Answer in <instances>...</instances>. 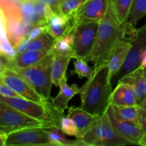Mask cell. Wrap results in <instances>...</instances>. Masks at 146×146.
I'll return each instance as SVG.
<instances>
[{
  "label": "cell",
  "instance_id": "29",
  "mask_svg": "<svg viewBox=\"0 0 146 146\" xmlns=\"http://www.w3.org/2000/svg\"><path fill=\"white\" fill-rule=\"evenodd\" d=\"M58 125L61 128V131L67 135L69 136H75L76 138H78V131L76 123L73 119L67 115H61L58 121Z\"/></svg>",
  "mask_w": 146,
  "mask_h": 146
},
{
  "label": "cell",
  "instance_id": "13",
  "mask_svg": "<svg viewBox=\"0 0 146 146\" xmlns=\"http://www.w3.org/2000/svg\"><path fill=\"white\" fill-rule=\"evenodd\" d=\"M1 24L4 26L7 37L11 45L16 48L24 38L28 36L31 27L24 21L21 16L1 17Z\"/></svg>",
  "mask_w": 146,
  "mask_h": 146
},
{
  "label": "cell",
  "instance_id": "4",
  "mask_svg": "<svg viewBox=\"0 0 146 146\" xmlns=\"http://www.w3.org/2000/svg\"><path fill=\"white\" fill-rule=\"evenodd\" d=\"M87 146H118L133 145L120 135L113 126L107 110L101 115L96 123L81 138Z\"/></svg>",
  "mask_w": 146,
  "mask_h": 146
},
{
  "label": "cell",
  "instance_id": "37",
  "mask_svg": "<svg viewBox=\"0 0 146 146\" xmlns=\"http://www.w3.org/2000/svg\"><path fill=\"white\" fill-rule=\"evenodd\" d=\"M140 65L143 67L144 68H146V48L144 50V51L142 54V56H141V64Z\"/></svg>",
  "mask_w": 146,
  "mask_h": 146
},
{
  "label": "cell",
  "instance_id": "27",
  "mask_svg": "<svg viewBox=\"0 0 146 146\" xmlns=\"http://www.w3.org/2000/svg\"><path fill=\"white\" fill-rule=\"evenodd\" d=\"M146 16V0H134L128 22L135 27L140 20Z\"/></svg>",
  "mask_w": 146,
  "mask_h": 146
},
{
  "label": "cell",
  "instance_id": "9",
  "mask_svg": "<svg viewBox=\"0 0 146 146\" xmlns=\"http://www.w3.org/2000/svg\"><path fill=\"white\" fill-rule=\"evenodd\" d=\"M131 42L132 47L127 56L123 66L113 78V80H117V81L141 64V56L146 48V23L141 27L135 29Z\"/></svg>",
  "mask_w": 146,
  "mask_h": 146
},
{
  "label": "cell",
  "instance_id": "17",
  "mask_svg": "<svg viewBox=\"0 0 146 146\" xmlns=\"http://www.w3.org/2000/svg\"><path fill=\"white\" fill-rule=\"evenodd\" d=\"M59 93L56 96L51 98V104L53 107L61 114L68 109V102L75 95L79 94L80 88L76 84L68 86L67 84V76H65L59 85Z\"/></svg>",
  "mask_w": 146,
  "mask_h": 146
},
{
  "label": "cell",
  "instance_id": "18",
  "mask_svg": "<svg viewBox=\"0 0 146 146\" xmlns=\"http://www.w3.org/2000/svg\"><path fill=\"white\" fill-rule=\"evenodd\" d=\"M124 82L132 86L136 96L138 105L146 100V81L144 77V68L141 65L131 72L119 79L118 82Z\"/></svg>",
  "mask_w": 146,
  "mask_h": 146
},
{
  "label": "cell",
  "instance_id": "19",
  "mask_svg": "<svg viewBox=\"0 0 146 146\" xmlns=\"http://www.w3.org/2000/svg\"><path fill=\"white\" fill-rule=\"evenodd\" d=\"M110 104L115 106L138 105L132 86L127 83L118 82V85L111 94Z\"/></svg>",
  "mask_w": 146,
  "mask_h": 146
},
{
  "label": "cell",
  "instance_id": "5",
  "mask_svg": "<svg viewBox=\"0 0 146 146\" xmlns=\"http://www.w3.org/2000/svg\"><path fill=\"white\" fill-rule=\"evenodd\" d=\"M52 125L58 124L40 121L0 101V133L9 134L26 128H48Z\"/></svg>",
  "mask_w": 146,
  "mask_h": 146
},
{
  "label": "cell",
  "instance_id": "38",
  "mask_svg": "<svg viewBox=\"0 0 146 146\" xmlns=\"http://www.w3.org/2000/svg\"><path fill=\"white\" fill-rule=\"evenodd\" d=\"M140 145L146 146V134L144 135L143 138V139L141 140V143H140Z\"/></svg>",
  "mask_w": 146,
  "mask_h": 146
},
{
  "label": "cell",
  "instance_id": "26",
  "mask_svg": "<svg viewBox=\"0 0 146 146\" xmlns=\"http://www.w3.org/2000/svg\"><path fill=\"white\" fill-rule=\"evenodd\" d=\"M74 35L72 33L66 34L64 36L55 40L52 51L56 54H72Z\"/></svg>",
  "mask_w": 146,
  "mask_h": 146
},
{
  "label": "cell",
  "instance_id": "31",
  "mask_svg": "<svg viewBox=\"0 0 146 146\" xmlns=\"http://www.w3.org/2000/svg\"><path fill=\"white\" fill-rule=\"evenodd\" d=\"M74 65L75 68L74 73L77 74L79 78H84V77L87 78H90L94 72V69L88 65L87 61L84 58H75V61H74Z\"/></svg>",
  "mask_w": 146,
  "mask_h": 146
},
{
  "label": "cell",
  "instance_id": "28",
  "mask_svg": "<svg viewBox=\"0 0 146 146\" xmlns=\"http://www.w3.org/2000/svg\"><path fill=\"white\" fill-rule=\"evenodd\" d=\"M0 54L4 56L10 60H13L17 56V52L16 49L10 43L8 37H7V33H6L5 29L4 26L1 24V44H0Z\"/></svg>",
  "mask_w": 146,
  "mask_h": 146
},
{
  "label": "cell",
  "instance_id": "22",
  "mask_svg": "<svg viewBox=\"0 0 146 146\" xmlns=\"http://www.w3.org/2000/svg\"><path fill=\"white\" fill-rule=\"evenodd\" d=\"M114 113L119 118L141 125L139 106H115L110 104ZM142 127V126H141Z\"/></svg>",
  "mask_w": 146,
  "mask_h": 146
},
{
  "label": "cell",
  "instance_id": "8",
  "mask_svg": "<svg viewBox=\"0 0 146 146\" xmlns=\"http://www.w3.org/2000/svg\"><path fill=\"white\" fill-rule=\"evenodd\" d=\"M4 135L5 146H53L45 128H26Z\"/></svg>",
  "mask_w": 146,
  "mask_h": 146
},
{
  "label": "cell",
  "instance_id": "25",
  "mask_svg": "<svg viewBox=\"0 0 146 146\" xmlns=\"http://www.w3.org/2000/svg\"><path fill=\"white\" fill-rule=\"evenodd\" d=\"M115 14L123 24L128 22L134 0H113Z\"/></svg>",
  "mask_w": 146,
  "mask_h": 146
},
{
  "label": "cell",
  "instance_id": "20",
  "mask_svg": "<svg viewBox=\"0 0 146 146\" xmlns=\"http://www.w3.org/2000/svg\"><path fill=\"white\" fill-rule=\"evenodd\" d=\"M51 50H26L11 61L9 68H27L39 62Z\"/></svg>",
  "mask_w": 146,
  "mask_h": 146
},
{
  "label": "cell",
  "instance_id": "16",
  "mask_svg": "<svg viewBox=\"0 0 146 146\" xmlns=\"http://www.w3.org/2000/svg\"><path fill=\"white\" fill-rule=\"evenodd\" d=\"M132 47L131 41L122 40L120 41L113 51L108 63V80L111 82L115 74L123 66L126 57Z\"/></svg>",
  "mask_w": 146,
  "mask_h": 146
},
{
  "label": "cell",
  "instance_id": "35",
  "mask_svg": "<svg viewBox=\"0 0 146 146\" xmlns=\"http://www.w3.org/2000/svg\"><path fill=\"white\" fill-rule=\"evenodd\" d=\"M44 31H45V26L44 27L39 26V27H34V28H32L30 30L29 33L28 34V37L30 39L32 40L34 38L38 37L39 35H41Z\"/></svg>",
  "mask_w": 146,
  "mask_h": 146
},
{
  "label": "cell",
  "instance_id": "30",
  "mask_svg": "<svg viewBox=\"0 0 146 146\" xmlns=\"http://www.w3.org/2000/svg\"><path fill=\"white\" fill-rule=\"evenodd\" d=\"M86 0H62L60 4V14L68 16L73 19L77 10Z\"/></svg>",
  "mask_w": 146,
  "mask_h": 146
},
{
  "label": "cell",
  "instance_id": "2",
  "mask_svg": "<svg viewBox=\"0 0 146 146\" xmlns=\"http://www.w3.org/2000/svg\"><path fill=\"white\" fill-rule=\"evenodd\" d=\"M112 91L108 64L94 68L91 76L80 88L81 107L92 114L101 115L109 106Z\"/></svg>",
  "mask_w": 146,
  "mask_h": 146
},
{
  "label": "cell",
  "instance_id": "21",
  "mask_svg": "<svg viewBox=\"0 0 146 146\" xmlns=\"http://www.w3.org/2000/svg\"><path fill=\"white\" fill-rule=\"evenodd\" d=\"M73 55L69 54H56L54 53V60L51 65V81L56 87L59 86L61 80L65 76L68 64Z\"/></svg>",
  "mask_w": 146,
  "mask_h": 146
},
{
  "label": "cell",
  "instance_id": "10",
  "mask_svg": "<svg viewBox=\"0 0 146 146\" xmlns=\"http://www.w3.org/2000/svg\"><path fill=\"white\" fill-rule=\"evenodd\" d=\"M0 78L21 98L42 104L50 103L49 101L44 99L22 76L13 68H6L0 71Z\"/></svg>",
  "mask_w": 146,
  "mask_h": 146
},
{
  "label": "cell",
  "instance_id": "1",
  "mask_svg": "<svg viewBox=\"0 0 146 146\" xmlns=\"http://www.w3.org/2000/svg\"><path fill=\"white\" fill-rule=\"evenodd\" d=\"M135 27L129 22L123 24L115 14L113 0H110L104 18L100 21L94 48L88 57V61L94 64V68L108 64L113 51L122 40L131 41Z\"/></svg>",
  "mask_w": 146,
  "mask_h": 146
},
{
  "label": "cell",
  "instance_id": "34",
  "mask_svg": "<svg viewBox=\"0 0 146 146\" xmlns=\"http://www.w3.org/2000/svg\"><path fill=\"white\" fill-rule=\"evenodd\" d=\"M40 1L48 4L51 7V9L53 10L54 12L57 13V14H60V4H61V2L62 0H40Z\"/></svg>",
  "mask_w": 146,
  "mask_h": 146
},
{
  "label": "cell",
  "instance_id": "14",
  "mask_svg": "<svg viewBox=\"0 0 146 146\" xmlns=\"http://www.w3.org/2000/svg\"><path fill=\"white\" fill-rule=\"evenodd\" d=\"M45 30L48 31L55 40L61 38L72 31V18L53 11L47 17Z\"/></svg>",
  "mask_w": 146,
  "mask_h": 146
},
{
  "label": "cell",
  "instance_id": "36",
  "mask_svg": "<svg viewBox=\"0 0 146 146\" xmlns=\"http://www.w3.org/2000/svg\"><path fill=\"white\" fill-rule=\"evenodd\" d=\"M30 41H31V39L28 36H27L19 43V44L15 48L17 55L21 54L22 52L25 51L26 50H27V46H28Z\"/></svg>",
  "mask_w": 146,
  "mask_h": 146
},
{
  "label": "cell",
  "instance_id": "7",
  "mask_svg": "<svg viewBox=\"0 0 146 146\" xmlns=\"http://www.w3.org/2000/svg\"><path fill=\"white\" fill-rule=\"evenodd\" d=\"M99 24L98 21H90L73 27V58H84L88 62V57L95 45Z\"/></svg>",
  "mask_w": 146,
  "mask_h": 146
},
{
  "label": "cell",
  "instance_id": "11",
  "mask_svg": "<svg viewBox=\"0 0 146 146\" xmlns=\"http://www.w3.org/2000/svg\"><path fill=\"white\" fill-rule=\"evenodd\" d=\"M110 0H86L73 16V27L90 21H100L104 18Z\"/></svg>",
  "mask_w": 146,
  "mask_h": 146
},
{
  "label": "cell",
  "instance_id": "33",
  "mask_svg": "<svg viewBox=\"0 0 146 146\" xmlns=\"http://www.w3.org/2000/svg\"><path fill=\"white\" fill-rule=\"evenodd\" d=\"M139 113L140 120H141V125L143 129L144 132L146 134V100L143 103L140 104Z\"/></svg>",
  "mask_w": 146,
  "mask_h": 146
},
{
  "label": "cell",
  "instance_id": "39",
  "mask_svg": "<svg viewBox=\"0 0 146 146\" xmlns=\"http://www.w3.org/2000/svg\"><path fill=\"white\" fill-rule=\"evenodd\" d=\"M144 77H145V79L146 81V68H144Z\"/></svg>",
  "mask_w": 146,
  "mask_h": 146
},
{
  "label": "cell",
  "instance_id": "12",
  "mask_svg": "<svg viewBox=\"0 0 146 146\" xmlns=\"http://www.w3.org/2000/svg\"><path fill=\"white\" fill-rule=\"evenodd\" d=\"M107 112L109 115L111 123L117 132L133 143V145H140L141 140L145 134L142 127L119 118L114 113L111 105H109L108 108H107Z\"/></svg>",
  "mask_w": 146,
  "mask_h": 146
},
{
  "label": "cell",
  "instance_id": "23",
  "mask_svg": "<svg viewBox=\"0 0 146 146\" xmlns=\"http://www.w3.org/2000/svg\"><path fill=\"white\" fill-rule=\"evenodd\" d=\"M45 129L53 146H76V139H67L58 125H52Z\"/></svg>",
  "mask_w": 146,
  "mask_h": 146
},
{
  "label": "cell",
  "instance_id": "24",
  "mask_svg": "<svg viewBox=\"0 0 146 146\" xmlns=\"http://www.w3.org/2000/svg\"><path fill=\"white\" fill-rule=\"evenodd\" d=\"M55 39L45 30L41 35L31 40L27 46V50H51L54 48Z\"/></svg>",
  "mask_w": 146,
  "mask_h": 146
},
{
  "label": "cell",
  "instance_id": "6",
  "mask_svg": "<svg viewBox=\"0 0 146 146\" xmlns=\"http://www.w3.org/2000/svg\"><path fill=\"white\" fill-rule=\"evenodd\" d=\"M0 101L42 121L56 123L58 124L59 118L61 115H64L58 113L53 107L51 102L48 104H42L21 97L8 98L1 96H0Z\"/></svg>",
  "mask_w": 146,
  "mask_h": 146
},
{
  "label": "cell",
  "instance_id": "32",
  "mask_svg": "<svg viewBox=\"0 0 146 146\" xmlns=\"http://www.w3.org/2000/svg\"><path fill=\"white\" fill-rule=\"evenodd\" d=\"M0 96L4 97H8V98H11V97H20L1 78H0Z\"/></svg>",
  "mask_w": 146,
  "mask_h": 146
},
{
  "label": "cell",
  "instance_id": "3",
  "mask_svg": "<svg viewBox=\"0 0 146 146\" xmlns=\"http://www.w3.org/2000/svg\"><path fill=\"white\" fill-rule=\"evenodd\" d=\"M54 60L52 49L39 62L27 68H11L22 76L30 85L46 101L51 99L52 85L51 65Z\"/></svg>",
  "mask_w": 146,
  "mask_h": 146
},
{
  "label": "cell",
  "instance_id": "15",
  "mask_svg": "<svg viewBox=\"0 0 146 146\" xmlns=\"http://www.w3.org/2000/svg\"><path fill=\"white\" fill-rule=\"evenodd\" d=\"M68 116L76 123L78 128V135L77 139H81L83 135L94 126L99 119L101 115H95L88 112L82 108L71 106L68 108Z\"/></svg>",
  "mask_w": 146,
  "mask_h": 146
}]
</instances>
